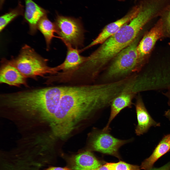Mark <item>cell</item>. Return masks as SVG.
Here are the masks:
<instances>
[{"label":"cell","instance_id":"cell-1","mask_svg":"<svg viewBox=\"0 0 170 170\" xmlns=\"http://www.w3.org/2000/svg\"><path fill=\"white\" fill-rule=\"evenodd\" d=\"M117 94L111 83L66 86L56 116L65 124L76 126L94 112L110 105Z\"/></svg>","mask_w":170,"mask_h":170},{"label":"cell","instance_id":"cell-2","mask_svg":"<svg viewBox=\"0 0 170 170\" xmlns=\"http://www.w3.org/2000/svg\"><path fill=\"white\" fill-rule=\"evenodd\" d=\"M153 17V12L149 8L140 7L137 14L131 20L87 57L85 62L87 67L96 74L103 72L117 55L137 38L144 26Z\"/></svg>","mask_w":170,"mask_h":170},{"label":"cell","instance_id":"cell-3","mask_svg":"<svg viewBox=\"0 0 170 170\" xmlns=\"http://www.w3.org/2000/svg\"><path fill=\"white\" fill-rule=\"evenodd\" d=\"M138 40L137 38L113 59L103 71L102 83L119 81L141 71L143 64L138 55Z\"/></svg>","mask_w":170,"mask_h":170},{"label":"cell","instance_id":"cell-4","mask_svg":"<svg viewBox=\"0 0 170 170\" xmlns=\"http://www.w3.org/2000/svg\"><path fill=\"white\" fill-rule=\"evenodd\" d=\"M66 86L34 89L28 94L26 106L30 113L43 115L49 123L58 108Z\"/></svg>","mask_w":170,"mask_h":170},{"label":"cell","instance_id":"cell-5","mask_svg":"<svg viewBox=\"0 0 170 170\" xmlns=\"http://www.w3.org/2000/svg\"><path fill=\"white\" fill-rule=\"evenodd\" d=\"M5 60L26 78L36 79L38 76L45 77L47 74L58 72L55 67H51L48 65L47 59L42 57L27 45L22 47L17 57L9 60Z\"/></svg>","mask_w":170,"mask_h":170},{"label":"cell","instance_id":"cell-6","mask_svg":"<svg viewBox=\"0 0 170 170\" xmlns=\"http://www.w3.org/2000/svg\"><path fill=\"white\" fill-rule=\"evenodd\" d=\"M54 23L59 38L66 46L78 49L83 46L85 31L79 19L58 15Z\"/></svg>","mask_w":170,"mask_h":170},{"label":"cell","instance_id":"cell-7","mask_svg":"<svg viewBox=\"0 0 170 170\" xmlns=\"http://www.w3.org/2000/svg\"><path fill=\"white\" fill-rule=\"evenodd\" d=\"M110 129H102L94 132L91 139V146L94 151L119 157V148L133 140H122L117 138L110 133Z\"/></svg>","mask_w":170,"mask_h":170},{"label":"cell","instance_id":"cell-8","mask_svg":"<svg viewBox=\"0 0 170 170\" xmlns=\"http://www.w3.org/2000/svg\"><path fill=\"white\" fill-rule=\"evenodd\" d=\"M139 9L137 4L132 7L123 17L106 25L94 39L88 45L83 48V51L96 45L102 44L118 31L123 26L131 20L136 15Z\"/></svg>","mask_w":170,"mask_h":170},{"label":"cell","instance_id":"cell-9","mask_svg":"<svg viewBox=\"0 0 170 170\" xmlns=\"http://www.w3.org/2000/svg\"><path fill=\"white\" fill-rule=\"evenodd\" d=\"M163 24L161 18L138 44L137 49L138 57L142 64L145 56L150 52L157 41L162 36Z\"/></svg>","mask_w":170,"mask_h":170},{"label":"cell","instance_id":"cell-10","mask_svg":"<svg viewBox=\"0 0 170 170\" xmlns=\"http://www.w3.org/2000/svg\"><path fill=\"white\" fill-rule=\"evenodd\" d=\"M135 104L137 121L135 133L140 136L147 132L152 126H160L152 118L146 109L141 97L139 95L136 98Z\"/></svg>","mask_w":170,"mask_h":170},{"label":"cell","instance_id":"cell-11","mask_svg":"<svg viewBox=\"0 0 170 170\" xmlns=\"http://www.w3.org/2000/svg\"><path fill=\"white\" fill-rule=\"evenodd\" d=\"M67 162L68 167L72 170H91L102 166L94 155L89 151L72 156Z\"/></svg>","mask_w":170,"mask_h":170},{"label":"cell","instance_id":"cell-12","mask_svg":"<svg viewBox=\"0 0 170 170\" xmlns=\"http://www.w3.org/2000/svg\"><path fill=\"white\" fill-rule=\"evenodd\" d=\"M0 71V83L19 87L28 86L26 78L15 67L8 63L5 58L1 60Z\"/></svg>","mask_w":170,"mask_h":170},{"label":"cell","instance_id":"cell-13","mask_svg":"<svg viewBox=\"0 0 170 170\" xmlns=\"http://www.w3.org/2000/svg\"><path fill=\"white\" fill-rule=\"evenodd\" d=\"M137 94L127 88L114 99L110 105V112L108 121L103 130L110 129V123L122 110L126 108L132 107V101Z\"/></svg>","mask_w":170,"mask_h":170},{"label":"cell","instance_id":"cell-14","mask_svg":"<svg viewBox=\"0 0 170 170\" xmlns=\"http://www.w3.org/2000/svg\"><path fill=\"white\" fill-rule=\"evenodd\" d=\"M25 0L24 18L29 24L30 34H33L38 29L39 22L43 17L47 15V12L33 0Z\"/></svg>","mask_w":170,"mask_h":170},{"label":"cell","instance_id":"cell-15","mask_svg":"<svg viewBox=\"0 0 170 170\" xmlns=\"http://www.w3.org/2000/svg\"><path fill=\"white\" fill-rule=\"evenodd\" d=\"M66 46L67 51L64 60L62 64L56 67L58 72L60 70L66 72L77 69L86 60L87 57L80 55V49L70 46Z\"/></svg>","mask_w":170,"mask_h":170},{"label":"cell","instance_id":"cell-16","mask_svg":"<svg viewBox=\"0 0 170 170\" xmlns=\"http://www.w3.org/2000/svg\"><path fill=\"white\" fill-rule=\"evenodd\" d=\"M170 150V134L164 136L156 147L150 156L142 163L141 168L150 170L156 162Z\"/></svg>","mask_w":170,"mask_h":170},{"label":"cell","instance_id":"cell-17","mask_svg":"<svg viewBox=\"0 0 170 170\" xmlns=\"http://www.w3.org/2000/svg\"><path fill=\"white\" fill-rule=\"evenodd\" d=\"M47 15L43 17L39 22L37 29L42 33L45 40L47 50H49L53 39L55 37L59 38L54 35L56 33L55 25L48 18Z\"/></svg>","mask_w":170,"mask_h":170},{"label":"cell","instance_id":"cell-18","mask_svg":"<svg viewBox=\"0 0 170 170\" xmlns=\"http://www.w3.org/2000/svg\"><path fill=\"white\" fill-rule=\"evenodd\" d=\"M24 7L21 3L15 8L2 15L0 18V31H2L5 27L15 18L24 14Z\"/></svg>","mask_w":170,"mask_h":170},{"label":"cell","instance_id":"cell-19","mask_svg":"<svg viewBox=\"0 0 170 170\" xmlns=\"http://www.w3.org/2000/svg\"><path fill=\"white\" fill-rule=\"evenodd\" d=\"M109 163L111 170H140V167L138 166L122 161L116 163Z\"/></svg>","mask_w":170,"mask_h":170},{"label":"cell","instance_id":"cell-20","mask_svg":"<svg viewBox=\"0 0 170 170\" xmlns=\"http://www.w3.org/2000/svg\"><path fill=\"white\" fill-rule=\"evenodd\" d=\"M161 18L166 25L167 31L170 33V6L163 13Z\"/></svg>","mask_w":170,"mask_h":170},{"label":"cell","instance_id":"cell-21","mask_svg":"<svg viewBox=\"0 0 170 170\" xmlns=\"http://www.w3.org/2000/svg\"><path fill=\"white\" fill-rule=\"evenodd\" d=\"M43 170H72L68 167H61L54 166H50Z\"/></svg>","mask_w":170,"mask_h":170},{"label":"cell","instance_id":"cell-22","mask_svg":"<svg viewBox=\"0 0 170 170\" xmlns=\"http://www.w3.org/2000/svg\"><path fill=\"white\" fill-rule=\"evenodd\" d=\"M150 170H170V162L161 167L152 168Z\"/></svg>","mask_w":170,"mask_h":170},{"label":"cell","instance_id":"cell-23","mask_svg":"<svg viewBox=\"0 0 170 170\" xmlns=\"http://www.w3.org/2000/svg\"><path fill=\"white\" fill-rule=\"evenodd\" d=\"M91 170H111L109 163H107L104 165L99 167Z\"/></svg>","mask_w":170,"mask_h":170},{"label":"cell","instance_id":"cell-24","mask_svg":"<svg viewBox=\"0 0 170 170\" xmlns=\"http://www.w3.org/2000/svg\"><path fill=\"white\" fill-rule=\"evenodd\" d=\"M164 115L170 120V109L165 112Z\"/></svg>","mask_w":170,"mask_h":170},{"label":"cell","instance_id":"cell-25","mask_svg":"<svg viewBox=\"0 0 170 170\" xmlns=\"http://www.w3.org/2000/svg\"><path fill=\"white\" fill-rule=\"evenodd\" d=\"M165 95L169 98V101L168 104L169 105H170V88H169L168 92Z\"/></svg>","mask_w":170,"mask_h":170},{"label":"cell","instance_id":"cell-26","mask_svg":"<svg viewBox=\"0 0 170 170\" xmlns=\"http://www.w3.org/2000/svg\"><path fill=\"white\" fill-rule=\"evenodd\" d=\"M5 0H0V8H1L2 7V5L4 4Z\"/></svg>","mask_w":170,"mask_h":170},{"label":"cell","instance_id":"cell-27","mask_svg":"<svg viewBox=\"0 0 170 170\" xmlns=\"http://www.w3.org/2000/svg\"><path fill=\"white\" fill-rule=\"evenodd\" d=\"M118 1H124L125 0H117Z\"/></svg>","mask_w":170,"mask_h":170},{"label":"cell","instance_id":"cell-28","mask_svg":"<svg viewBox=\"0 0 170 170\" xmlns=\"http://www.w3.org/2000/svg\"><path fill=\"white\" fill-rule=\"evenodd\" d=\"M169 151H170V150Z\"/></svg>","mask_w":170,"mask_h":170}]
</instances>
